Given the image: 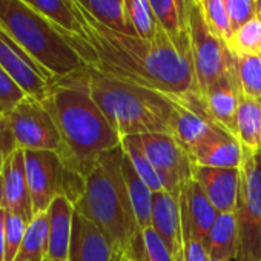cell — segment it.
Here are the masks:
<instances>
[{"mask_svg":"<svg viewBox=\"0 0 261 261\" xmlns=\"http://www.w3.org/2000/svg\"><path fill=\"white\" fill-rule=\"evenodd\" d=\"M77 11L83 34L68 39L88 68L162 94L197 91L189 43H178L162 25L157 23L155 34L145 39L101 25L79 4Z\"/></svg>","mask_w":261,"mask_h":261,"instance_id":"1","label":"cell"},{"mask_svg":"<svg viewBox=\"0 0 261 261\" xmlns=\"http://www.w3.org/2000/svg\"><path fill=\"white\" fill-rule=\"evenodd\" d=\"M42 103L53 115L62 139L57 154L79 175L86 178L105 152L121 145V137L91 97L86 68L56 79Z\"/></svg>","mask_w":261,"mask_h":261,"instance_id":"2","label":"cell"},{"mask_svg":"<svg viewBox=\"0 0 261 261\" xmlns=\"http://www.w3.org/2000/svg\"><path fill=\"white\" fill-rule=\"evenodd\" d=\"M121 145L105 152L85 178V189L75 211L91 220L124 259L142 230L130 204L121 172Z\"/></svg>","mask_w":261,"mask_h":261,"instance_id":"3","label":"cell"},{"mask_svg":"<svg viewBox=\"0 0 261 261\" xmlns=\"http://www.w3.org/2000/svg\"><path fill=\"white\" fill-rule=\"evenodd\" d=\"M86 79L92 100L121 139L172 136V105L166 94L115 80L88 66Z\"/></svg>","mask_w":261,"mask_h":261,"instance_id":"4","label":"cell"},{"mask_svg":"<svg viewBox=\"0 0 261 261\" xmlns=\"http://www.w3.org/2000/svg\"><path fill=\"white\" fill-rule=\"evenodd\" d=\"M0 28L54 79L86 68L68 36L23 0H0Z\"/></svg>","mask_w":261,"mask_h":261,"instance_id":"5","label":"cell"},{"mask_svg":"<svg viewBox=\"0 0 261 261\" xmlns=\"http://www.w3.org/2000/svg\"><path fill=\"white\" fill-rule=\"evenodd\" d=\"M25 162L34 215L46 212L57 197H66L75 206L85 177L69 169L56 151H25Z\"/></svg>","mask_w":261,"mask_h":261,"instance_id":"6","label":"cell"},{"mask_svg":"<svg viewBox=\"0 0 261 261\" xmlns=\"http://www.w3.org/2000/svg\"><path fill=\"white\" fill-rule=\"evenodd\" d=\"M240 174L237 261H261V154L244 152Z\"/></svg>","mask_w":261,"mask_h":261,"instance_id":"7","label":"cell"},{"mask_svg":"<svg viewBox=\"0 0 261 261\" xmlns=\"http://www.w3.org/2000/svg\"><path fill=\"white\" fill-rule=\"evenodd\" d=\"M188 37L197 91L204 92L235 68V57L206 25L197 0H188Z\"/></svg>","mask_w":261,"mask_h":261,"instance_id":"8","label":"cell"},{"mask_svg":"<svg viewBox=\"0 0 261 261\" xmlns=\"http://www.w3.org/2000/svg\"><path fill=\"white\" fill-rule=\"evenodd\" d=\"M5 118L19 149L56 152L62 149L57 124L40 100L27 95L10 114L5 115Z\"/></svg>","mask_w":261,"mask_h":261,"instance_id":"9","label":"cell"},{"mask_svg":"<svg viewBox=\"0 0 261 261\" xmlns=\"http://www.w3.org/2000/svg\"><path fill=\"white\" fill-rule=\"evenodd\" d=\"M151 163L166 181V192L180 195L186 181L194 175V162L189 152L171 134L133 136Z\"/></svg>","mask_w":261,"mask_h":261,"instance_id":"10","label":"cell"},{"mask_svg":"<svg viewBox=\"0 0 261 261\" xmlns=\"http://www.w3.org/2000/svg\"><path fill=\"white\" fill-rule=\"evenodd\" d=\"M166 95L172 105V136L191 154L220 126L209 115L198 91Z\"/></svg>","mask_w":261,"mask_h":261,"instance_id":"11","label":"cell"},{"mask_svg":"<svg viewBox=\"0 0 261 261\" xmlns=\"http://www.w3.org/2000/svg\"><path fill=\"white\" fill-rule=\"evenodd\" d=\"M0 66L25 91L27 95L43 100L56 80L23 48L0 28Z\"/></svg>","mask_w":261,"mask_h":261,"instance_id":"12","label":"cell"},{"mask_svg":"<svg viewBox=\"0 0 261 261\" xmlns=\"http://www.w3.org/2000/svg\"><path fill=\"white\" fill-rule=\"evenodd\" d=\"M4 209L30 223L34 218V207L27 177L25 151L16 149L5 162L4 171Z\"/></svg>","mask_w":261,"mask_h":261,"instance_id":"13","label":"cell"},{"mask_svg":"<svg viewBox=\"0 0 261 261\" xmlns=\"http://www.w3.org/2000/svg\"><path fill=\"white\" fill-rule=\"evenodd\" d=\"M68 261H123L108 237L80 212H74Z\"/></svg>","mask_w":261,"mask_h":261,"instance_id":"14","label":"cell"},{"mask_svg":"<svg viewBox=\"0 0 261 261\" xmlns=\"http://www.w3.org/2000/svg\"><path fill=\"white\" fill-rule=\"evenodd\" d=\"M192 178L203 188L217 212H235L241 180L240 169L194 166Z\"/></svg>","mask_w":261,"mask_h":261,"instance_id":"15","label":"cell"},{"mask_svg":"<svg viewBox=\"0 0 261 261\" xmlns=\"http://www.w3.org/2000/svg\"><path fill=\"white\" fill-rule=\"evenodd\" d=\"M152 229L166 244L174 256V261H185L183 258V224L178 195L171 192L154 194L152 207Z\"/></svg>","mask_w":261,"mask_h":261,"instance_id":"16","label":"cell"},{"mask_svg":"<svg viewBox=\"0 0 261 261\" xmlns=\"http://www.w3.org/2000/svg\"><path fill=\"white\" fill-rule=\"evenodd\" d=\"M200 95L212 120L220 127L235 136V115L241 98L235 68L217 80L204 92H200Z\"/></svg>","mask_w":261,"mask_h":261,"instance_id":"17","label":"cell"},{"mask_svg":"<svg viewBox=\"0 0 261 261\" xmlns=\"http://www.w3.org/2000/svg\"><path fill=\"white\" fill-rule=\"evenodd\" d=\"M189 155L195 166L240 169L244 151L233 134L227 133L223 127H217Z\"/></svg>","mask_w":261,"mask_h":261,"instance_id":"18","label":"cell"},{"mask_svg":"<svg viewBox=\"0 0 261 261\" xmlns=\"http://www.w3.org/2000/svg\"><path fill=\"white\" fill-rule=\"evenodd\" d=\"M181 220L200 240H206L218 212L209 201L203 188L191 178L186 181L178 195Z\"/></svg>","mask_w":261,"mask_h":261,"instance_id":"19","label":"cell"},{"mask_svg":"<svg viewBox=\"0 0 261 261\" xmlns=\"http://www.w3.org/2000/svg\"><path fill=\"white\" fill-rule=\"evenodd\" d=\"M46 212L49 221V249L46 259L68 261L75 212L74 203L66 197H57Z\"/></svg>","mask_w":261,"mask_h":261,"instance_id":"20","label":"cell"},{"mask_svg":"<svg viewBox=\"0 0 261 261\" xmlns=\"http://www.w3.org/2000/svg\"><path fill=\"white\" fill-rule=\"evenodd\" d=\"M235 137L246 154H261V100L241 94L235 115Z\"/></svg>","mask_w":261,"mask_h":261,"instance_id":"21","label":"cell"},{"mask_svg":"<svg viewBox=\"0 0 261 261\" xmlns=\"http://www.w3.org/2000/svg\"><path fill=\"white\" fill-rule=\"evenodd\" d=\"M204 243L211 258L221 261H237L238 224L235 212H218Z\"/></svg>","mask_w":261,"mask_h":261,"instance_id":"22","label":"cell"},{"mask_svg":"<svg viewBox=\"0 0 261 261\" xmlns=\"http://www.w3.org/2000/svg\"><path fill=\"white\" fill-rule=\"evenodd\" d=\"M121 172L123 178L127 188V194L133 204L137 224L140 230L152 227V207H154V192L148 188V185L140 178V175L136 172L133 163L129 162L126 154L123 152L121 159Z\"/></svg>","mask_w":261,"mask_h":261,"instance_id":"23","label":"cell"},{"mask_svg":"<svg viewBox=\"0 0 261 261\" xmlns=\"http://www.w3.org/2000/svg\"><path fill=\"white\" fill-rule=\"evenodd\" d=\"M23 2L45 16L68 37H82L83 25L75 0H23Z\"/></svg>","mask_w":261,"mask_h":261,"instance_id":"24","label":"cell"},{"mask_svg":"<svg viewBox=\"0 0 261 261\" xmlns=\"http://www.w3.org/2000/svg\"><path fill=\"white\" fill-rule=\"evenodd\" d=\"M159 25L178 43H189L188 0H148Z\"/></svg>","mask_w":261,"mask_h":261,"instance_id":"25","label":"cell"},{"mask_svg":"<svg viewBox=\"0 0 261 261\" xmlns=\"http://www.w3.org/2000/svg\"><path fill=\"white\" fill-rule=\"evenodd\" d=\"M49 249L48 212L36 214L28 223L20 250L14 261H45Z\"/></svg>","mask_w":261,"mask_h":261,"instance_id":"26","label":"cell"},{"mask_svg":"<svg viewBox=\"0 0 261 261\" xmlns=\"http://www.w3.org/2000/svg\"><path fill=\"white\" fill-rule=\"evenodd\" d=\"M75 2L101 25L127 34H136L129 25L123 0H75Z\"/></svg>","mask_w":261,"mask_h":261,"instance_id":"27","label":"cell"},{"mask_svg":"<svg viewBox=\"0 0 261 261\" xmlns=\"http://www.w3.org/2000/svg\"><path fill=\"white\" fill-rule=\"evenodd\" d=\"M121 148L129 162L133 163L136 172L140 175V178L148 185V188L157 194V192H166V181L162 177V174L155 169V166L151 163L142 146L137 143V140L130 136L121 139Z\"/></svg>","mask_w":261,"mask_h":261,"instance_id":"28","label":"cell"},{"mask_svg":"<svg viewBox=\"0 0 261 261\" xmlns=\"http://www.w3.org/2000/svg\"><path fill=\"white\" fill-rule=\"evenodd\" d=\"M235 74L241 94L261 100V54L237 56Z\"/></svg>","mask_w":261,"mask_h":261,"instance_id":"29","label":"cell"},{"mask_svg":"<svg viewBox=\"0 0 261 261\" xmlns=\"http://www.w3.org/2000/svg\"><path fill=\"white\" fill-rule=\"evenodd\" d=\"M233 57L247 54H261V19L252 17L249 22L232 31L224 42Z\"/></svg>","mask_w":261,"mask_h":261,"instance_id":"30","label":"cell"},{"mask_svg":"<svg viewBox=\"0 0 261 261\" xmlns=\"http://www.w3.org/2000/svg\"><path fill=\"white\" fill-rule=\"evenodd\" d=\"M126 19L137 36L149 39L154 36L157 20L148 0H123Z\"/></svg>","mask_w":261,"mask_h":261,"instance_id":"31","label":"cell"},{"mask_svg":"<svg viewBox=\"0 0 261 261\" xmlns=\"http://www.w3.org/2000/svg\"><path fill=\"white\" fill-rule=\"evenodd\" d=\"M197 4L211 31L218 39L226 42L232 34V25L229 20L224 0H197Z\"/></svg>","mask_w":261,"mask_h":261,"instance_id":"32","label":"cell"},{"mask_svg":"<svg viewBox=\"0 0 261 261\" xmlns=\"http://www.w3.org/2000/svg\"><path fill=\"white\" fill-rule=\"evenodd\" d=\"M27 227H28V223L23 218L7 212V220H5V261H14L16 259V256L20 250Z\"/></svg>","mask_w":261,"mask_h":261,"instance_id":"33","label":"cell"},{"mask_svg":"<svg viewBox=\"0 0 261 261\" xmlns=\"http://www.w3.org/2000/svg\"><path fill=\"white\" fill-rule=\"evenodd\" d=\"M25 97V91L0 66V118L10 114Z\"/></svg>","mask_w":261,"mask_h":261,"instance_id":"34","label":"cell"},{"mask_svg":"<svg viewBox=\"0 0 261 261\" xmlns=\"http://www.w3.org/2000/svg\"><path fill=\"white\" fill-rule=\"evenodd\" d=\"M232 31L256 16V0H224Z\"/></svg>","mask_w":261,"mask_h":261,"instance_id":"35","label":"cell"},{"mask_svg":"<svg viewBox=\"0 0 261 261\" xmlns=\"http://www.w3.org/2000/svg\"><path fill=\"white\" fill-rule=\"evenodd\" d=\"M183 224V258L185 261H209L206 243L195 237L191 227L181 220Z\"/></svg>","mask_w":261,"mask_h":261,"instance_id":"36","label":"cell"},{"mask_svg":"<svg viewBox=\"0 0 261 261\" xmlns=\"http://www.w3.org/2000/svg\"><path fill=\"white\" fill-rule=\"evenodd\" d=\"M142 235H143L148 261H174L172 253L169 252L166 244L162 241V238L157 235V232L152 227L145 229Z\"/></svg>","mask_w":261,"mask_h":261,"instance_id":"37","label":"cell"},{"mask_svg":"<svg viewBox=\"0 0 261 261\" xmlns=\"http://www.w3.org/2000/svg\"><path fill=\"white\" fill-rule=\"evenodd\" d=\"M16 149H19V148H17L16 139L11 133V127L7 121V118L2 117L0 118V174L4 171L5 162Z\"/></svg>","mask_w":261,"mask_h":261,"instance_id":"38","label":"cell"},{"mask_svg":"<svg viewBox=\"0 0 261 261\" xmlns=\"http://www.w3.org/2000/svg\"><path fill=\"white\" fill-rule=\"evenodd\" d=\"M5 220L7 211L0 209V261H5Z\"/></svg>","mask_w":261,"mask_h":261,"instance_id":"39","label":"cell"},{"mask_svg":"<svg viewBox=\"0 0 261 261\" xmlns=\"http://www.w3.org/2000/svg\"><path fill=\"white\" fill-rule=\"evenodd\" d=\"M0 209H4V175L0 174Z\"/></svg>","mask_w":261,"mask_h":261,"instance_id":"40","label":"cell"},{"mask_svg":"<svg viewBox=\"0 0 261 261\" xmlns=\"http://www.w3.org/2000/svg\"><path fill=\"white\" fill-rule=\"evenodd\" d=\"M256 16L261 19V0H256Z\"/></svg>","mask_w":261,"mask_h":261,"instance_id":"41","label":"cell"},{"mask_svg":"<svg viewBox=\"0 0 261 261\" xmlns=\"http://www.w3.org/2000/svg\"><path fill=\"white\" fill-rule=\"evenodd\" d=\"M209 261H221V259H215V258H209Z\"/></svg>","mask_w":261,"mask_h":261,"instance_id":"42","label":"cell"},{"mask_svg":"<svg viewBox=\"0 0 261 261\" xmlns=\"http://www.w3.org/2000/svg\"><path fill=\"white\" fill-rule=\"evenodd\" d=\"M45 261H51V259H45Z\"/></svg>","mask_w":261,"mask_h":261,"instance_id":"43","label":"cell"}]
</instances>
